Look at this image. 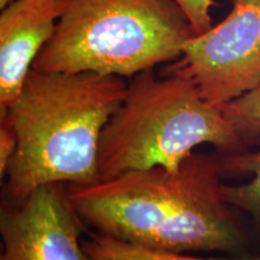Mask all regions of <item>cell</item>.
<instances>
[{
  "label": "cell",
  "mask_w": 260,
  "mask_h": 260,
  "mask_svg": "<svg viewBox=\"0 0 260 260\" xmlns=\"http://www.w3.org/2000/svg\"><path fill=\"white\" fill-rule=\"evenodd\" d=\"M223 177L219 158L193 153L176 171H129L67 191L82 222L104 235L157 251L243 254L248 237Z\"/></svg>",
  "instance_id": "6da1fadb"
},
{
  "label": "cell",
  "mask_w": 260,
  "mask_h": 260,
  "mask_svg": "<svg viewBox=\"0 0 260 260\" xmlns=\"http://www.w3.org/2000/svg\"><path fill=\"white\" fill-rule=\"evenodd\" d=\"M117 76L31 70L8 107L15 147L2 190L4 206H19L47 184L99 181L98 149L106 123L125 95Z\"/></svg>",
  "instance_id": "7a4b0ae2"
},
{
  "label": "cell",
  "mask_w": 260,
  "mask_h": 260,
  "mask_svg": "<svg viewBox=\"0 0 260 260\" xmlns=\"http://www.w3.org/2000/svg\"><path fill=\"white\" fill-rule=\"evenodd\" d=\"M203 145L224 154L251 146L187 76L172 71L161 79L153 70L144 71L126 84L100 136L99 181L152 168L176 171Z\"/></svg>",
  "instance_id": "3957f363"
},
{
  "label": "cell",
  "mask_w": 260,
  "mask_h": 260,
  "mask_svg": "<svg viewBox=\"0 0 260 260\" xmlns=\"http://www.w3.org/2000/svg\"><path fill=\"white\" fill-rule=\"evenodd\" d=\"M197 34L174 0H64L32 70L132 79L178 59Z\"/></svg>",
  "instance_id": "277c9868"
},
{
  "label": "cell",
  "mask_w": 260,
  "mask_h": 260,
  "mask_svg": "<svg viewBox=\"0 0 260 260\" xmlns=\"http://www.w3.org/2000/svg\"><path fill=\"white\" fill-rule=\"evenodd\" d=\"M217 107L260 86V0H233L219 23L184 46L174 70Z\"/></svg>",
  "instance_id": "5b68a950"
},
{
  "label": "cell",
  "mask_w": 260,
  "mask_h": 260,
  "mask_svg": "<svg viewBox=\"0 0 260 260\" xmlns=\"http://www.w3.org/2000/svg\"><path fill=\"white\" fill-rule=\"evenodd\" d=\"M81 234L82 219L67 186H42L19 206L3 209L0 260H89Z\"/></svg>",
  "instance_id": "8992f818"
},
{
  "label": "cell",
  "mask_w": 260,
  "mask_h": 260,
  "mask_svg": "<svg viewBox=\"0 0 260 260\" xmlns=\"http://www.w3.org/2000/svg\"><path fill=\"white\" fill-rule=\"evenodd\" d=\"M63 8L64 0H14L0 11V105L18 98Z\"/></svg>",
  "instance_id": "52a82bcc"
},
{
  "label": "cell",
  "mask_w": 260,
  "mask_h": 260,
  "mask_svg": "<svg viewBox=\"0 0 260 260\" xmlns=\"http://www.w3.org/2000/svg\"><path fill=\"white\" fill-rule=\"evenodd\" d=\"M256 149H245L219 158L224 176L249 177L248 182L229 186L224 184V199L232 207L245 211L260 228V140Z\"/></svg>",
  "instance_id": "ba28073f"
},
{
  "label": "cell",
  "mask_w": 260,
  "mask_h": 260,
  "mask_svg": "<svg viewBox=\"0 0 260 260\" xmlns=\"http://www.w3.org/2000/svg\"><path fill=\"white\" fill-rule=\"evenodd\" d=\"M89 260H260V254H229L228 256H197L180 252L149 249L96 233L82 241Z\"/></svg>",
  "instance_id": "9c48e42d"
},
{
  "label": "cell",
  "mask_w": 260,
  "mask_h": 260,
  "mask_svg": "<svg viewBox=\"0 0 260 260\" xmlns=\"http://www.w3.org/2000/svg\"><path fill=\"white\" fill-rule=\"evenodd\" d=\"M224 116L249 145L260 140V86L219 106Z\"/></svg>",
  "instance_id": "30bf717a"
},
{
  "label": "cell",
  "mask_w": 260,
  "mask_h": 260,
  "mask_svg": "<svg viewBox=\"0 0 260 260\" xmlns=\"http://www.w3.org/2000/svg\"><path fill=\"white\" fill-rule=\"evenodd\" d=\"M14 147L15 138L9 121L8 107L0 105V214L4 209V205L2 203V190L6 180Z\"/></svg>",
  "instance_id": "8fae6325"
},
{
  "label": "cell",
  "mask_w": 260,
  "mask_h": 260,
  "mask_svg": "<svg viewBox=\"0 0 260 260\" xmlns=\"http://www.w3.org/2000/svg\"><path fill=\"white\" fill-rule=\"evenodd\" d=\"M186 14L198 34L207 30L212 25L211 10L216 6L214 0H174Z\"/></svg>",
  "instance_id": "7c38bea8"
},
{
  "label": "cell",
  "mask_w": 260,
  "mask_h": 260,
  "mask_svg": "<svg viewBox=\"0 0 260 260\" xmlns=\"http://www.w3.org/2000/svg\"><path fill=\"white\" fill-rule=\"evenodd\" d=\"M11 2H14V0H0V11H2L6 5H9Z\"/></svg>",
  "instance_id": "4fadbf2b"
}]
</instances>
